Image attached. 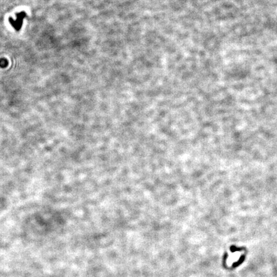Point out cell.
<instances>
[{
  "instance_id": "obj_1",
  "label": "cell",
  "mask_w": 277,
  "mask_h": 277,
  "mask_svg": "<svg viewBox=\"0 0 277 277\" xmlns=\"http://www.w3.org/2000/svg\"><path fill=\"white\" fill-rule=\"evenodd\" d=\"M26 17V12H21L17 13L16 14V19H13L12 17H9V23L10 24L12 25V26L16 31H19L22 28L23 23V19Z\"/></svg>"
}]
</instances>
